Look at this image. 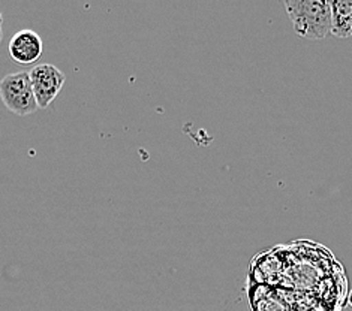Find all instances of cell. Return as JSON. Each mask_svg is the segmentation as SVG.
<instances>
[{
	"instance_id": "cell-3",
	"label": "cell",
	"mask_w": 352,
	"mask_h": 311,
	"mask_svg": "<svg viewBox=\"0 0 352 311\" xmlns=\"http://www.w3.org/2000/svg\"><path fill=\"white\" fill-rule=\"evenodd\" d=\"M29 75L39 109H47L62 91L66 81L65 73L52 63H43L32 68Z\"/></svg>"
},
{
	"instance_id": "cell-4",
	"label": "cell",
	"mask_w": 352,
	"mask_h": 311,
	"mask_svg": "<svg viewBox=\"0 0 352 311\" xmlns=\"http://www.w3.org/2000/svg\"><path fill=\"white\" fill-rule=\"evenodd\" d=\"M44 44L43 39L36 32L30 29H24L16 32L11 38L10 45H8V53H10L11 60L16 65H32L39 57L43 56Z\"/></svg>"
},
{
	"instance_id": "cell-5",
	"label": "cell",
	"mask_w": 352,
	"mask_h": 311,
	"mask_svg": "<svg viewBox=\"0 0 352 311\" xmlns=\"http://www.w3.org/2000/svg\"><path fill=\"white\" fill-rule=\"evenodd\" d=\"M331 35L338 38L352 36V0H333Z\"/></svg>"
},
{
	"instance_id": "cell-7",
	"label": "cell",
	"mask_w": 352,
	"mask_h": 311,
	"mask_svg": "<svg viewBox=\"0 0 352 311\" xmlns=\"http://www.w3.org/2000/svg\"><path fill=\"white\" fill-rule=\"evenodd\" d=\"M348 304L352 307V290L349 292V295H348Z\"/></svg>"
},
{
	"instance_id": "cell-6",
	"label": "cell",
	"mask_w": 352,
	"mask_h": 311,
	"mask_svg": "<svg viewBox=\"0 0 352 311\" xmlns=\"http://www.w3.org/2000/svg\"><path fill=\"white\" fill-rule=\"evenodd\" d=\"M2 24H3V16H2V12H0V42H2V38H3V30H2Z\"/></svg>"
},
{
	"instance_id": "cell-1",
	"label": "cell",
	"mask_w": 352,
	"mask_h": 311,
	"mask_svg": "<svg viewBox=\"0 0 352 311\" xmlns=\"http://www.w3.org/2000/svg\"><path fill=\"white\" fill-rule=\"evenodd\" d=\"M292 29L300 38L320 41L333 29L331 3L325 0H287L283 2Z\"/></svg>"
},
{
	"instance_id": "cell-2",
	"label": "cell",
	"mask_w": 352,
	"mask_h": 311,
	"mask_svg": "<svg viewBox=\"0 0 352 311\" xmlns=\"http://www.w3.org/2000/svg\"><path fill=\"white\" fill-rule=\"evenodd\" d=\"M0 100L15 115L35 114L39 106L33 93L30 75L26 71L8 73L0 80Z\"/></svg>"
}]
</instances>
